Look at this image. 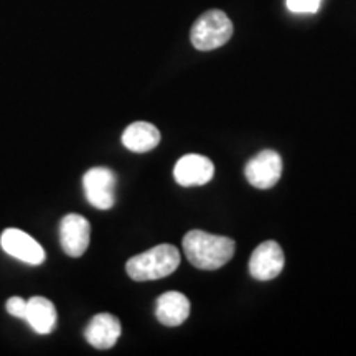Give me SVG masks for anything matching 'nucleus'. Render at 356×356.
<instances>
[{
    "label": "nucleus",
    "instance_id": "1",
    "mask_svg": "<svg viewBox=\"0 0 356 356\" xmlns=\"http://www.w3.org/2000/svg\"><path fill=\"white\" fill-rule=\"evenodd\" d=\"M236 244L226 236H215L204 231H188L184 238V251L195 267L203 270H216L228 264L234 256Z\"/></svg>",
    "mask_w": 356,
    "mask_h": 356
},
{
    "label": "nucleus",
    "instance_id": "2",
    "mask_svg": "<svg viewBox=\"0 0 356 356\" xmlns=\"http://www.w3.org/2000/svg\"><path fill=\"white\" fill-rule=\"evenodd\" d=\"M180 266V252L172 244H159L149 251L131 257L126 264L129 277L137 282L163 279Z\"/></svg>",
    "mask_w": 356,
    "mask_h": 356
},
{
    "label": "nucleus",
    "instance_id": "3",
    "mask_svg": "<svg viewBox=\"0 0 356 356\" xmlns=\"http://www.w3.org/2000/svg\"><path fill=\"white\" fill-rule=\"evenodd\" d=\"M233 37V22L222 10L204 12L191 26V43L200 51H211L222 47Z\"/></svg>",
    "mask_w": 356,
    "mask_h": 356
},
{
    "label": "nucleus",
    "instance_id": "4",
    "mask_svg": "<svg viewBox=\"0 0 356 356\" xmlns=\"http://www.w3.org/2000/svg\"><path fill=\"white\" fill-rule=\"evenodd\" d=\"M84 195L97 210H111L115 202V175L106 167H95L83 177Z\"/></svg>",
    "mask_w": 356,
    "mask_h": 356
},
{
    "label": "nucleus",
    "instance_id": "5",
    "mask_svg": "<svg viewBox=\"0 0 356 356\" xmlns=\"http://www.w3.org/2000/svg\"><path fill=\"white\" fill-rule=\"evenodd\" d=\"M244 175L254 188H273L282 175V159L274 150H262L246 163Z\"/></svg>",
    "mask_w": 356,
    "mask_h": 356
},
{
    "label": "nucleus",
    "instance_id": "6",
    "mask_svg": "<svg viewBox=\"0 0 356 356\" xmlns=\"http://www.w3.org/2000/svg\"><path fill=\"white\" fill-rule=\"evenodd\" d=\"M0 246L8 256L15 257L30 266H40L44 262V249L30 234L17 228H8L0 236Z\"/></svg>",
    "mask_w": 356,
    "mask_h": 356
},
{
    "label": "nucleus",
    "instance_id": "7",
    "mask_svg": "<svg viewBox=\"0 0 356 356\" xmlns=\"http://www.w3.org/2000/svg\"><path fill=\"white\" fill-rule=\"evenodd\" d=\"M91 239V225L86 218L76 213L66 215L60 225V241L70 257H81Z\"/></svg>",
    "mask_w": 356,
    "mask_h": 356
},
{
    "label": "nucleus",
    "instance_id": "8",
    "mask_svg": "<svg viewBox=\"0 0 356 356\" xmlns=\"http://www.w3.org/2000/svg\"><path fill=\"white\" fill-rule=\"evenodd\" d=\"M284 269V251L275 241H264L249 259V273L257 280H273Z\"/></svg>",
    "mask_w": 356,
    "mask_h": 356
},
{
    "label": "nucleus",
    "instance_id": "9",
    "mask_svg": "<svg viewBox=\"0 0 356 356\" xmlns=\"http://www.w3.org/2000/svg\"><path fill=\"white\" fill-rule=\"evenodd\" d=\"M215 175V165L208 157L188 154L181 157L173 168V177L181 186H200L208 184Z\"/></svg>",
    "mask_w": 356,
    "mask_h": 356
},
{
    "label": "nucleus",
    "instance_id": "10",
    "mask_svg": "<svg viewBox=\"0 0 356 356\" xmlns=\"http://www.w3.org/2000/svg\"><path fill=\"white\" fill-rule=\"evenodd\" d=\"M88 343L97 350H109L121 337V322L111 314H97L84 330Z\"/></svg>",
    "mask_w": 356,
    "mask_h": 356
},
{
    "label": "nucleus",
    "instance_id": "11",
    "mask_svg": "<svg viewBox=\"0 0 356 356\" xmlns=\"http://www.w3.org/2000/svg\"><path fill=\"white\" fill-rule=\"evenodd\" d=\"M157 320L167 327H178L190 317V300L181 292H165L159 297Z\"/></svg>",
    "mask_w": 356,
    "mask_h": 356
},
{
    "label": "nucleus",
    "instance_id": "12",
    "mask_svg": "<svg viewBox=\"0 0 356 356\" xmlns=\"http://www.w3.org/2000/svg\"><path fill=\"white\" fill-rule=\"evenodd\" d=\"M122 144L131 152H149L160 144V132L150 122H132L122 134Z\"/></svg>",
    "mask_w": 356,
    "mask_h": 356
},
{
    "label": "nucleus",
    "instance_id": "13",
    "mask_svg": "<svg viewBox=\"0 0 356 356\" xmlns=\"http://www.w3.org/2000/svg\"><path fill=\"white\" fill-rule=\"evenodd\" d=\"M26 305V322L40 335H48L56 327V309L44 297H32Z\"/></svg>",
    "mask_w": 356,
    "mask_h": 356
},
{
    "label": "nucleus",
    "instance_id": "14",
    "mask_svg": "<svg viewBox=\"0 0 356 356\" xmlns=\"http://www.w3.org/2000/svg\"><path fill=\"white\" fill-rule=\"evenodd\" d=\"M287 7L296 13H315L318 10V0H287Z\"/></svg>",
    "mask_w": 356,
    "mask_h": 356
},
{
    "label": "nucleus",
    "instance_id": "15",
    "mask_svg": "<svg viewBox=\"0 0 356 356\" xmlns=\"http://www.w3.org/2000/svg\"><path fill=\"white\" fill-rule=\"evenodd\" d=\"M26 305H29V302L22 299V297H10V299L7 300V312L13 317L17 318H22L25 320L26 318Z\"/></svg>",
    "mask_w": 356,
    "mask_h": 356
},
{
    "label": "nucleus",
    "instance_id": "16",
    "mask_svg": "<svg viewBox=\"0 0 356 356\" xmlns=\"http://www.w3.org/2000/svg\"><path fill=\"white\" fill-rule=\"evenodd\" d=\"M318 2H322V0H318Z\"/></svg>",
    "mask_w": 356,
    "mask_h": 356
}]
</instances>
